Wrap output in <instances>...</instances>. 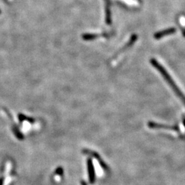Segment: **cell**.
I'll return each mask as SVG.
<instances>
[{"label": "cell", "instance_id": "obj_1", "mask_svg": "<svg viewBox=\"0 0 185 185\" xmlns=\"http://www.w3.org/2000/svg\"><path fill=\"white\" fill-rule=\"evenodd\" d=\"M82 153L84 154H86V155H89L91 156H92L94 158H95L97 160L99 163H100V165L101 166V168H102L103 169H104L105 171L109 170V167H108L107 165L106 164V163H105V162L103 161L102 159L101 158L100 156L99 155V154L97 152H93V151L90 150L85 149V150H82Z\"/></svg>", "mask_w": 185, "mask_h": 185}, {"label": "cell", "instance_id": "obj_2", "mask_svg": "<svg viewBox=\"0 0 185 185\" xmlns=\"http://www.w3.org/2000/svg\"><path fill=\"white\" fill-rule=\"evenodd\" d=\"M86 164H87L89 183L91 184H93L95 183V171L94 165L93 163H92L91 158L87 159V160H86Z\"/></svg>", "mask_w": 185, "mask_h": 185}, {"label": "cell", "instance_id": "obj_3", "mask_svg": "<svg viewBox=\"0 0 185 185\" xmlns=\"http://www.w3.org/2000/svg\"><path fill=\"white\" fill-rule=\"evenodd\" d=\"M18 120H19L20 122L23 121H28L29 122H31V123L35 122V120H34V119H32V118H30V117L24 115H23V114H19V115H18Z\"/></svg>", "mask_w": 185, "mask_h": 185}, {"label": "cell", "instance_id": "obj_4", "mask_svg": "<svg viewBox=\"0 0 185 185\" xmlns=\"http://www.w3.org/2000/svg\"><path fill=\"white\" fill-rule=\"evenodd\" d=\"M12 130H13V132L15 134V136L18 138V139H22L23 138V136L21 134V132L18 130V129L17 127H13L12 128Z\"/></svg>", "mask_w": 185, "mask_h": 185}, {"label": "cell", "instance_id": "obj_5", "mask_svg": "<svg viewBox=\"0 0 185 185\" xmlns=\"http://www.w3.org/2000/svg\"><path fill=\"white\" fill-rule=\"evenodd\" d=\"M55 173H56V174H57V175H63V168L61 167V166H60V167H58L56 169V170Z\"/></svg>", "mask_w": 185, "mask_h": 185}, {"label": "cell", "instance_id": "obj_6", "mask_svg": "<svg viewBox=\"0 0 185 185\" xmlns=\"http://www.w3.org/2000/svg\"><path fill=\"white\" fill-rule=\"evenodd\" d=\"M80 184H81V185H88L86 183V182H84V181H81L80 182Z\"/></svg>", "mask_w": 185, "mask_h": 185}, {"label": "cell", "instance_id": "obj_7", "mask_svg": "<svg viewBox=\"0 0 185 185\" xmlns=\"http://www.w3.org/2000/svg\"><path fill=\"white\" fill-rule=\"evenodd\" d=\"M2 184H3V180L1 179V180H0V185H2Z\"/></svg>", "mask_w": 185, "mask_h": 185}, {"label": "cell", "instance_id": "obj_8", "mask_svg": "<svg viewBox=\"0 0 185 185\" xmlns=\"http://www.w3.org/2000/svg\"><path fill=\"white\" fill-rule=\"evenodd\" d=\"M1 12H1V10H0V14H1Z\"/></svg>", "mask_w": 185, "mask_h": 185}]
</instances>
